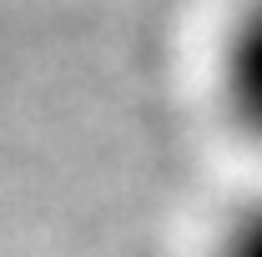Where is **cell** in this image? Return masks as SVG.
I'll return each mask as SVG.
<instances>
[{
    "label": "cell",
    "mask_w": 262,
    "mask_h": 257,
    "mask_svg": "<svg viewBox=\"0 0 262 257\" xmlns=\"http://www.w3.org/2000/svg\"><path fill=\"white\" fill-rule=\"evenodd\" d=\"M222 101L227 116L262 141V0H247L222 40Z\"/></svg>",
    "instance_id": "cell-1"
},
{
    "label": "cell",
    "mask_w": 262,
    "mask_h": 257,
    "mask_svg": "<svg viewBox=\"0 0 262 257\" xmlns=\"http://www.w3.org/2000/svg\"><path fill=\"white\" fill-rule=\"evenodd\" d=\"M217 252H222V257H262V202L242 207V212L227 222Z\"/></svg>",
    "instance_id": "cell-2"
}]
</instances>
